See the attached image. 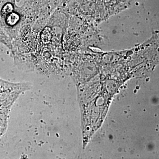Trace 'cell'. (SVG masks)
I'll use <instances>...</instances> for the list:
<instances>
[{
	"instance_id": "1",
	"label": "cell",
	"mask_w": 159,
	"mask_h": 159,
	"mask_svg": "<svg viewBox=\"0 0 159 159\" xmlns=\"http://www.w3.org/2000/svg\"><path fill=\"white\" fill-rule=\"evenodd\" d=\"M63 45L66 51H76L79 49L82 43L80 36L74 31L67 32L63 38Z\"/></svg>"
},
{
	"instance_id": "2",
	"label": "cell",
	"mask_w": 159,
	"mask_h": 159,
	"mask_svg": "<svg viewBox=\"0 0 159 159\" xmlns=\"http://www.w3.org/2000/svg\"><path fill=\"white\" fill-rule=\"evenodd\" d=\"M23 39L25 44L30 50H35L38 45L37 34L32 29H28L25 32Z\"/></svg>"
},
{
	"instance_id": "3",
	"label": "cell",
	"mask_w": 159,
	"mask_h": 159,
	"mask_svg": "<svg viewBox=\"0 0 159 159\" xmlns=\"http://www.w3.org/2000/svg\"><path fill=\"white\" fill-rule=\"evenodd\" d=\"M40 37L43 43H50L52 38V31L51 28L49 27L45 28L41 33Z\"/></svg>"
},
{
	"instance_id": "4",
	"label": "cell",
	"mask_w": 159,
	"mask_h": 159,
	"mask_svg": "<svg viewBox=\"0 0 159 159\" xmlns=\"http://www.w3.org/2000/svg\"><path fill=\"white\" fill-rule=\"evenodd\" d=\"M6 22L7 25L10 26L15 25L17 24L20 20L19 14L15 12H12L6 16Z\"/></svg>"
},
{
	"instance_id": "5",
	"label": "cell",
	"mask_w": 159,
	"mask_h": 159,
	"mask_svg": "<svg viewBox=\"0 0 159 159\" xmlns=\"http://www.w3.org/2000/svg\"><path fill=\"white\" fill-rule=\"evenodd\" d=\"M14 7L11 3H8L5 4L1 9V14L2 17H6V16L13 12Z\"/></svg>"
}]
</instances>
